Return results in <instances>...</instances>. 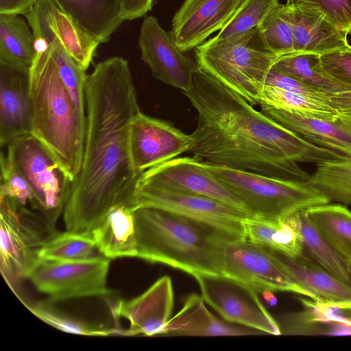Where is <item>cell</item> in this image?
Instances as JSON below:
<instances>
[{
    "mask_svg": "<svg viewBox=\"0 0 351 351\" xmlns=\"http://www.w3.org/2000/svg\"><path fill=\"white\" fill-rule=\"evenodd\" d=\"M130 153L135 171H145L187 152L191 134H185L167 121L141 111L130 128Z\"/></svg>",
    "mask_w": 351,
    "mask_h": 351,
    "instance_id": "obj_16",
    "label": "cell"
},
{
    "mask_svg": "<svg viewBox=\"0 0 351 351\" xmlns=\"http://www.w3.org/2000/svg\"><path fill=\"white\" fill-rule=\"evenodd\" d=\"M35 0H0V14L24 15Z\"/></svg>",
    "mask_w": 351,
    "mask_h": 351,
    "instance_id": "obj_44",
    "label": "cell"
},
{
    "mask_svg": "<svg viewBox=\"0 0 351 351\" xmlns=\"http://www.w3.org/2000/svg\"><path fill=\"white\" fill-rule=\"evenodd\" d=\"M285 220L300 233L304 251L338 280L351 287L349 265L320 235L305 210L294 213Z\"/></svg>",
    "mask_w": 351,
    "mask_h": 351,
    "instance_id": "obj_27",
    "label": "cell"
},
{
    "mask_svg": "<svg viewBox=\"0 0 351 351\" xmlns=\"http://www.w3.org/2000/svg\"><path fill=\"white\" fill-rule=\"evenodd\" d=\"M200 163L242 201L251 218L282 221L298 212L330 203L308 181L276 178L202 159Z\"/></svg>",
    "mask_w": 351,
    "mask_h": 351,
    "instance_id": "obj_6",
    "label": "cell"
},
{
    "mask_svg": "<svg viewBox=\"0 0 351 351\" xmlns=\"http://www.w3.org/2000/svg\"><path fill=\"white\" fill-rule=\"evenodd\" d=\"M183 93L197 112L187 153L208 163L308 181L311 175L298 162L317 165L345 156L280 125L199 67Z\"/></svg>",
    "mask_w": 351,
    "mask_h": 351,
    "instance_id": "obj_2",
    "label": "cell"
},
{
    "mask_svg": "<svg viewBox=\"0 0 351 351\" xmlns=\"http://www.w3.org/2000/svg\"><path fill=\"white\" fill-rule=\"evenodd\" d=\"M273 67L327 95L351 90L323 69L317 54L293 52L282 55Z\"/></svg>",
    "mask_w": 351,
    "mask_h": 351,
    "instance_id": "obj_29",
    "label": "cell"
},
{
    "mask_svg": "<svg viewBox=\"0 0 351 351\" xmlns=\"http://www.w3.org/2000/svg\"><path fill=\"white\" fill-rule=\"evenodd\" d=\"M323 69L337 80L351 87V46L319 55Z\"/></svg>",
    "mask_w": 351,
    "mask_h": 351,
    "instance_id": "obj_40",
    "label": "cell"
},
{
    "mask_svg": "<svg viewBox=\"0 0 351 351\" xmlns=\"http://www.w3.org/2000/svg\"><path fill=\"white\" fill-rule=\"evenodd\" d=\"M130 206L155 207L211 226L237 239L245 238L244 210L208 197L134 189Z\"/></svg>",
    "mask_w": 351,
    "mask_h": 351,
    "instance_id": "obj_12",
    "label": "cell"
},
{
    "mask_svg": "<svg viewBox=\"0 0 351 351\" xmlns=\"http://www.w3.org/2000/svg\"><path fill=\"white\" fill-rule=\"evenodd\" d=\"M278 4V0H243L231 19L211 39L222 40L258 27Z\"/></svg>",
    "mask_w": 351,
    "mask_h": 351,
    "instance_id": "obj_36",
    "label": "cell"
},
{
    "mask_svg": "<svg viewBox=\"0 0 351 351\" xmlns=\"http://www.w3.org/2000/svg\"><path fill=\"white\" fill-rule=\"evenodd\" d=\"M258 27L269 49L278 56L294 52L293 31L285 4L279 3Z\"/></svg>",
    "mask_w": 351,
    "mask_h": 351,
    "instance_id": "obj_37",
    "label": "cell"
},
{
    "mask_svg": "<svg viewBox=\"0 0 351 351\" xmlns=\"http://www.w3.org/2000/svg\"><path fill=\"white\" fill-rule=\"evenodd\" d=\"M308 182L330 202L351 206V156L316 165Z\"/></svg>",
    "mask_w": 351,
    "mask_h": 351,
    "instance_id": "obj_31",
    "label": "cell"
},
{
    "mask_svg": "<svg viewBox=\"0 0 351 351\" xmlns=\"http://www.w3.org/2000/svg\"><path fill=\"white\" fill-rule=\"evenodd\" d=\"M156 0H120L125 21L144 17L154 5Z\"/></svg>",
    "mask_w": 351,
    "mask_h": 351,
    "instance_id": "obj_42",
    "label": "cell"
},
{
    "mask_svg": "<svg viewBox=\"0 0 351 351\" xmlns=\"http://www.w3.org/2000/svg\"><path fill=\"white\" fill-rule=\"evenodd\" d=\"M57 232L43 214L0 193L1 271L9 285L28 278L40 249Z\"/></svg>",
    "mask_w": 351,
    "mask_h": 351,
    "instance_id": "obj_7",
    "label": "cell"
},
{
    "mask_svg": "<svg viewBox=\"0 0 351 351\" xmlns=\"http://www.w3.org/2000/svg\"><path fill=\"white\" fill-rule=\"evenodd\" d=\"M27 308L38 318L51 326L65 332L86 336L106 337L112 335H123V330L118 327L107 328L88 324L60 311L49 299L37 302Z\"/></svg>",
    "mask_w": 351,
    "mask_h": 351,
    "instance_id": "obj_35",
    "label": "cell"
},
{
    "mask_svg": "<svg viewBox=\"0 0 351 351\" xmlns=\"http://www.w3.org/2000/svg\"><path fill=\"white\" fill-rule=\"evenodd\" d=\"M305 212L330 247L351 265V211L341 204H324Z\"/></svg>",
    "mask_w": 351,
    "mask_h": 351,
    "instance_id": "obj_26",
    "label": "cell"
},
{
    "mask_svg": "<svg viewBox=\"0 0 351 351\" xmlns=\"http://www.w3.org/2000/svg\"><path fill=\"white\" fill-rule=\"evenodd\" d=\"M138 258L197 274H222L227 245L238 240L202 222L155 207L133 209Z\"/></svg>",
    "mask_w": 351,
    "mask_h": 351,
    "instance_id": "obj_3",
    "label": "cell"
},
{
    "mask_svg": "<svg viewBox=\"0 0 351 351\" xmlns=\"http://www.w3.org/2000/svg\"><path fill=\"white\" fill-rule=\"evenodd\" d=\"M198 67L241 95L260 105L266 77L279 57L269 49L259 27L228 38H211L195 48Z\"/></svg>",
    "mask_w": 351,
    "mask_h": 351,
    "instance_id": "obj_5",
    "label": "cell"
},
{
    "mask_svg": "<svg viewBox=\"0 0 351 351\" xmlns=\"http://www.w3.org/2000/svg\"><path fill=\"white\" fill-rule=\"evenodd\" d=\"M110 259L101 256L84 261L38 259L28 278L40 293L55 302L85 297H109L107 287Z\"/></svg>",
    "mask_w": 351,
    "mask_h": 351,
    "instance_id": "obj_9",
    "label": "cell"
},
{
    "mask_svg": "<svg viewBox=\"0 0 351 351\" xmlns=\"http://www.w3.org/2000/svg\"><path fill=\"white\" fill-rule=\"evenodd\" d=\"M138 43L141 59L156 79L182 92L191 88L197 64L178 47L157 18L144 16Z\"/></svg>",
    "mask_w": 351,
    "mask_h": 351,
    "instance_id": "obj_15",
    "label": "cell"
},
{
    "mask_svg": "<svg viewBox=\"0 0 351 351\" xmlns=\"http://www.w3.org/2000/svg\"><path fill=\"white\" fill-rule=\"evenodd\" d=\"M349 267H350V271H351V265H349Z\"/></svg>",
    "mask_w": 351,
    "mask_h": 351,
    "instance_id": "obj_47",
    "label": "cell"
},
{
    "mask_svg": "<svg viewBox=\"0 0 351 351\" xmlns=\"http://www.w3.org/2000/svg\"><path fill=\"white\" fill-rule=\"evenodd\" d=\"M5 154L31 186L42 213L55 223L63 212L72 180L47 149L31 134L13 140L7 146Z\"/></svg>",
    "mask_w": 351,
    "mask_h": 351,
    "instance_id": "obj_8",
    "label": "cell"
},
{
    "mask_svg": "<svg viewBox=\"0 0 351 351\" xmlns=\"http://www.w3.org/2000/svg\"><path fill=\"white\" fill-rule=\"evenodd\" d=\"M343 308H351V304H348V305H346V306H341Z\"/></svg>",
    "mask_w": 351,
    "mask_h": 351,
    "instance_id": "obj_46",
    "label": "cell"
},
{
    "mask_svg": "<svg viewBox=\"0 0 351 351\" xmlns=\"http://www.w3.org/2000/svg\"><path fill=\"white\" fill-rule=\"evenodd\" d=\"M23 16L34 36L36 51L58 40L84 69H88L100 43L56 0H35Z\"/></svg>",
    "mask_w": 351,
    "mask_h": 351,
    "instance_id": "obj_14",
    "label": "cell"
},
{
    "mask_svg": "<svg viewBox=\"0 0 351 351\" xmlns=\"http://www.w3.org/2000/svg\"><path fill=\"white\" fill-rule=\"evenodd\" d=\"M222 274L254 289L287 291L308 297L291 278L275 252L246 239L230 242L225 250Z\"/></svg>",
    "mask_w": 351,
    "mask_h": 351,
    "instance_id": "obj_11",
    "label": "cell"
},
{
    "mask_svg": "<svg viewBox=\"0 0 351 351\" xmlns=\"http://www.w3.org/2000/svg\"><path fill=\"white\" fill-rule=\"evenodd\" d=\"M246 239L283 254L295 256L303 252L298 231L287 220L269 221L248 217L244 221Z\"/></svg>",
    "mask_w": 351,
    "mask_h": 351,
    "instance_id": "obj_30",
    "label": "cell"
},
{
    "mask_svg": "<svg viewBox=\"0 0 351 351\" xmlns=\"http://www.w3.org/2000/svg\"><path fill=\"white\" fill-rule=\"evenodd\" d=\"M265 300L269 304L270 306H274L277 303V300L272 293L271 291H265L262 293Z\"/></svg>",
    "mask_w": 351,
    "mask_h": 351,
    "instance_id": "obj_45",
    "label": "cell"
},
{
    "mask_svg": "<svg viewBox=\"0 0 351 351\" xmlns=\"http://www.w3.org/2000/svg\"><path fill=\"white\" fill-rule=\"evenodd\" d=\"M29 68L0 62V145L31 134Z\"/></svg>",
    "mask_w": 351,
    "mask_h": 351,
    "instance_id": "obj_19",
    "label": "cell"
},
{
    "mask_svg": "<svg viewBox=\"0 0 351 351\" xmlns=\"http://www.w3.org/2000/svg\"><path fill=\"white\" fill-rule=\"evenodd\" d=\"M47 47L52 54L61 80L71 98L77 116L86 128V70L66 51L58 40H55Z\"/></svg>",
    "mask_w": 351,
    "mask_h": 351,
    "instance_id": "obj_34",
    "label": "cell"
},
{
    "mask_svg": "<svg viewBox=\"0 0 351 351\" xmlns=\"http://www.w3.org/2000/svg\"><path fill=\"white\" fill-rule=\"evenodd\" d=\"M262 104L320 119L334 120L339 117L328 99L311 97L272 86L265 85L260 106Z\"/></svg>",
    "mask_w": 351,
    "mask_h": 351,
    "instance_id": "obj_32",
    "label": "cell"
},
{
    "mask_svg": "<svg viewBox=\"0 0 351 351\" xmlns=\"http://www.w3.org/2000/svg\"><path fill=\"white\" fill-rule=\"evenodd\" d=\"M328 102L339 117L351 120V90L328 95Z\"/></svg>",
    "mask_w": 351,
    "mask_h": 351,
    "instance_id": "obj_43",
    "label": "cell"
},
{
    "mask_svg": "<svg viewBox=\"0 0 351 351\" xmlns=\"http://www.w3.org/2000/svg\"><path fill=\"white\" fill-rule=\"evenodd\" d=\"M31 134L73 182L82 161L86 128L60 76L48 47L36 51L29 68Z\"/></svg>",
    "mask_w": 351,
    "mask_h": 351,
    "instance_id": "obj_4",
    "label": "cell"
},
{
    "mask_svg": "<svg viewBox=\"0 0 351 351\" xmlns=\"http://www.w3.org/2000/svg\"><path fill=\"white\" fill-rule=\"evenodd\" d=\"M292 27L294 52L320 55L348 45L347 34L321 12L292 0L285 4Z\"/></svg>",
    "mask_w": 351,
    "mask_h": 351,
    "instance_id": "obj_20",
    "label": "cell"
},
{
    "mask_svg": "<svg viewBox=\"0 0 351 351\" xmlns=\"http://www.w3.org/2000/svg\"><path fill=\"white\" fill-rule=\"evenodd\" d=\"M36 54L35 38L27 20L0 14V62L30 67Z\"/></svg>",
    "mask_w": 351,
    "mask_h": 351,
    "instance_id": "obj_28",
    "label": "cell"
},
{
    "mask_svg": "<svg viewBox=\"0 0 351 351\" xmlns=\"http://www.w3.org/2000/svg\"><path fill=\"white\" fill-rule=\"evenodd\" d=\"M0 163V193L10 196L22 206L42 213L40 204L31 186L3 152L1 153Z\"/></svg>",
    "mask_w": 351,
    "mask_h": 351,
    "instance_id": "obj_38",
    "label": "cell"
},
{
    "mask_svg": "<svg viewBox=\"0 0 351 351\" xmlns=\"http://www.w3.org/2000/svg\"><path fill=\"white\" fill-rule=\"evenodd\" d=\"M101 256H104L99 252L91 235L68 231H58L38 252V259L50 261H84Z\"/></svg>",
    "mask_w": 351,
    "mask_h": 351,
    "instance_id": "obj_33",
    "label": "cell"
},
{
    "mask_svg": "<svg viewBox=\"0 0 351 351\" xmlns=\"http://www.w3.org/2000/svg\"><path fill=\"white\" fill-rule=\"evenodd\" d=\"M202 296L191 294L181 310L170 319L167 335L188 336H235L263 334L258 330L228 324L215 317Z\"/></svg>",
    "mask_w": 351,
    "mask_h": 351,
    "instance_id": "obj_23",
    "label": "cell"
},
{
    "mask_svg": "<svg viewBox=\"0 0 351 351\" xmlns=\"http://www.w3.org/2000/svg\"><path fill=\"white\" fill-rule=\"evenodd\" d=\"M200 160L195 156L176 157L167 160L142 173L134 189L203 195L248 214L242 201L208 173L201 165Z\"/></svg>",
    "mask_w": 351,
    "mask_h": 351,
    "instance_id": "obj_13",
    "label": "cell"
},
{
    "mask_svg": "<svg viewBox=\"0 0 351 351\" xmlns=\"http://www.w3.org/2000/svg\"><path fill=\"white\" fill-rule=\"evenodd\" d=\"M265 85L275 86L311 97L328 99V95L325 93L274 67L269 71Z\"/></svg>",
    "mask_w": 351,
    "mask_h": 351,
    "instance_id": "obj_41",
    "label": "cell"
},
{
    "mask_svg": "<svg viewBox=\"0 0 351 351\" xmlns=\"http://www.w3.org/2000/svg\"><path fill=\"white\" fill-rule=\"evenodd\" d=\"M261 112L284 127L318 146L351 156V120L338 117L334 120L306 117L267 105Z\"/></svg>",
    "mask_w": 351,
    "mask_h": 351,
    "instance_id": "obj_22",
    "label": "cell"
},
{
    "mask_svg": "<svg viewBox=\"0 0 351 351\" xmlns=\"http://www.w3.org/2000/svg\"><path fill=\"white\" fill-rule=\"evenodd\" d=\"M100 44L108 42L125 21L120 0H56Z\"/></svg>",
    "mask_w": 351,
    "mask_h": 351,
    "instance_id": "obj_25",
    "label": "cell"
},
{
    "mask_svg": "<svg viewBox=\"0 0 351 351\" xmlns=\"http://www.w3.org/2000/svg\"><path fill=\"white\" fill-rule=\"evenodd\" d=\"M243 0H185L169 32L184 52L195 49L231 19Z\"/></svg>",
    "mask_w": 351,
    "mask_h": 351,
    "instance_id": "obj_17",
    "label": "cell"
},
{
    "mask_svg": "<svg viewBox=\"0 0 351 351\" xmlns=\"http://www.w3.org/2000/svg\"><path fill=\"white\" fill-rule=\"evenodd\" d=\"M321 12L335 27L351 34V0H292Z\"/></svg>",
    "mask_w": 351,
    "mask_h": 351,
    "instance_id": "obj_39",
    "label": "cell"
},
{
    "mask_svg": "<svg viewBox=\"0 0 351 351\" xmlns=\"http://www.w3.org/2000/svg\"><path fill=\"white\" fill-rule=\"evenodd\" d=\"M193 277L204 302L226 321L263 334H282L280 325L250 287L223 274H197Z\"/></svg>",
    "mask_w": 351,
    "mask_h": 351,
    "instance_id": "obj_10",
    "label": "cell"
},
{
    "mask_svg": "<svg viewBox=\"0 0 351 351\" xmlns=\"http://www.w3.org/2000/svg\"><path fill=\"white\" fill-rule=\"evenodd\" d=\"M86 124L80 171L63 210L66 231L92 236L114 208L128 205L139 174L130 153V128L139 112L128 60L113 56L86 76Z\"/></svg>",
    "mask_w": 351,
    "mask_h": 351,
    "instance_id": "obj_1",
    "label": "cell"
},
{
    "mask_svg": "<svg viewBox=\"0 0 351 351\" xmlns=\"http://www.w3.org/2000/svg\"><path fill=\"white\" fill-rule=\"evenodd\" d=\"M99 252L108 259L136 257L138 254L133 209L128 205L114 208L92 232Z\"/></svg>",
    "mask_w": 351,
    "mask_h": 351,
    "instance_id": "obj_24",
    "label": "cell"
},
{
    "mask_svg": "<svg viewBox=\"0 0 351 351\" xmlns=\"http://www.w3.org/2000/svg\"><path fill=\"white\" fill-rule=\"evenodd\" d=\"M173 300L172 280L164 276L138 297L118 301L112 313L114 317H123L130 322V327L123 330V335H167Z\"/></svg>",
    "mask_w": 351,
    "mask_h": 351,
    "instance_id": "obj_18",
    "label": "cell"
},
{
    "mask_svg": "<svg viewBox=\"0 0 351 351\" xmlns=\"http://www.w3.org/2000/svg\"><path fill=\"white\" fill-rule=\"evenodd\" d=\"M274 252L291 278L313 302L339 307L351 304V287L329 273L304 250L295 256Z\"/></svg>",
    "mask_w": 351,
    "mask_h": 351,
    "instance_id": "obj_21",
    "label": "cell"
}]
</instances>
